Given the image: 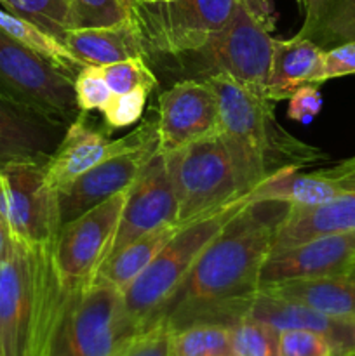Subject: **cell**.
<instances>
[{
  "label": "cell",
  "instance_id": "6da1fadb",
  "mask_svg": "<svg viewBox=\"0 0 355 356\" xmlns=\"http://www.w3.org/2000/svg\"><path fill=\"white\" fill-rule=\"evenodd\" d=\"M287 205H246L202 250L159 315L171 330L191 323L233 325L246 318L260 275L274 249V236Z\"/></svg>",
  "mask_w": 355,
  "mask_h": 356
},
{
  "label": "cell",
  "instance_id": "7a4b0ae2",
  "mask_svg": "<svg viewBox=\"0 0 355 356\" xmlns=\"http://www.w3.org/2000/svg\"><path fill=\"white\" fill-rule=\"evenodd\" d=\"M52 245L24 247L0 264V343L3 356H47L68 294Z\"/></svg>",
  "mask_w": 355,
  "mask_h": 356
},
{
  "label": "cell",
  "instance_id": "3957f363",
  "mask_svg": "<svg viewBox=\"0 0 355 356\" xmlns=\"http://www.w3.org/2000/svg\"><path fill=\"white\" fill-rule=\"evenodd\" d=\"M205 79L214 89L221 132L261 179L284 167L303 169L326 159L322 149L299 141L278 124L274 101L258 96L225 73Z\"/></svg>",
  "mask_w": 355,
  "mask_h": 356
},
{
  "label": "cell",
  "instance_id": "277c9868",
  "mask_svg": "<svg viewBox=\"0 0 355 356\" xmlns=\"http://www.w3.org/2000/svg\"><path fill=\"white\" fill-rule=\"evenodd\" d=\"M166 162L181 225L242 200L263 181L221 131L167 153Z\"/></svg>",
  "mask_w": 355,
  "mask_h": 356
},
{
  "label": "cell",
  "instance_id": "5b68a950",
  "mask_svg": "<svg viewBox=\"0 0 355 356\" xmlns=\"http://www.w3.org/2000/svg\"><path fill=\"white\" fill-rule=\"evenodd\" d=\"M246 205L242 198L184 225L181 232L157 254L155 259L125 287L122 292V312L125 322L136 334L145 332L159 322L162 308L173 298L202 250Z\"/></svg>",
  "mask_w": 355,
  "mask_h": 356
},
{
  "label": "cell",
  "instance_id": "8992f818",
  "mask_svg": "<svg viewBox=\"0 0 355 356\" xmlns=\"http://www.w3.org/2000/svg\"><path fill=\"white\" fill-rule=\"evenodd\" d=\"M134 336L122 312V292L90 284L68 294L47 356H115Z\"/></svg>",
  "mask_w": 355,
  "mask_h": 356
},
{
  "label": "cell",
  "instance_id": "52a82bcc",
  "mask_svg": "<svg viewBox=\"0 0 355 356\" xmlns=\"http://www.w3.org/2000/svg\"><path fill=\"white\" fill-rule=\"evenodd\" d=\"M0 96L61 129L80 115L72 76L2 30Z\"/></svg>",
  "mask_w": 355,
  "mask_h": 356
},
{
  "label": "cell",
  "instance_id": "ba28073f",
  "mask_svg": "<svg viewBox=\"0 0 355 356\" xmlns=\"http://www.w3.org/2000/svg\"><path fill=\"white\" fill-rule=\"evenodd\" d=\"M237 0H174L134 3L146 56H191L226 26Z\"/></svg>",
  "mask_w": 355,
  "mask_h": 356
},
{
  "label": "cell",
  "instance_id": "9c48e42d",
  "mask_svg": "<svg viewBox=\"0 0 355 356\" xmlns=\"http://www.w3.org/2000/svg\"><path fill=\"white\" fill-rule=\"evenodd\" d=\"M0 214L21 245L54 243L61 221L58 191L49 183L45 163L21 162L0 170Z\"/></svg>",
  "mask_w": 355,
  "mask_h": 356
},
{
  "label": "cell",
  "instance_id": "30bf717a",
  "mask_svg": "<svg viewBox=\"0 0 355 356\" xmlns=\"http://www.w3.org/2000/svg\"><path fill=\"white\" fill-rule=\"evenodd\" d=\"M127 191L118 193L59 228L52 243V259L66 289L93 284L117 229Z\"/></svg>",
  "mask_w": 355,
  "mask_h": 356
},
{
  "label": "cell",
  "instance_id": "8fae6325",
  "mask_svg": "<svg viewBox=\"0 0 355 356\" xmlns=\"http://www.w3.org/2000/svg\"><path fill=\"white\" fill-rule=\"evenodd\" d=\"M198 54L209 61L205 76L225 73L258 96L267 97L274 37L239 2L226 26Z\"/></svg>",
  "mask_w": 355,
  "mask_h": 356
},
{
  "label": "cell",
  "instance_id": "7c38bea8",
  "mask_svg": "<svg viewBox=\"0 0 355 356\" xmlns=\"http://www.w3.org/2000/svg\"><path fill=\"white\" fill-rule=\"evenodd\" d=\"M221 131L214 89L207 79L180 80L159 96L157 152L167 155Z\"/></svg>",
  "mask_w": 355,
  "mask_h": 356
},
{
  "label": "cell",
  "instance_id": "4fadbf2b",
  "mask_svg": "<svg viewBox=\"0 0 355 356\" xmlns=\"http://www.w3.org/2000/svg\"><path fill=\"white\" fill-rule=\"evenodd\" d=\"M173 222H178L176 193L167 169L166 155L157 152L127 190L120 219L104 261L120 252L139 236Z\"/></svg>",
  "mask_w": 355,
  "mask_h": 356
},
{
  "label": "cell",
  "instance_id": "5bb4252c",
  "mask_svg": "<svg viewBox=\"0 0 355 356\" xmlns=\"http://www.w3.org/2000/svg\"><path fill=\"white\" fill-rule=\"evenodd\" d=\"M157 118L143 120L138 127L127 136L118 139H108L101 129L94 127L87 120L86 113L80 111L79 117L65 129L61 141L56 146L54 153L45 163V174L56 191L75 181L84 172L104 162L117 153L141 145L155 138Z\"/></svg>",
  "mask_w": 355,
  "mask_h": 356
},
{
  "label": "cell",
  "instance_id": "9a60e30c",
  "mask_svg": "<svg viewBox=\"0 0 355 356\" xmlns=\"http://www.w3.org/2000/svg\"><path fill=\"white\" fill-rule=\"evenodd\" d=\"M159 148V136L110 156L58 190L61 226L132 186Z\"/></svg>",
  "mask_w": 355,
  "mask_h": 356
},
{
  "label": "cell",
  "instance_id": "2e32d148",
  "mask_svg": "<svg viewBox=\"0 0 355 356\" xmlns=\"http://www.w3.org/2000/svg\"><path fill=\"white\" fill-rule=\"evenodd\" d=\"M355 266V229L319 236L287 249L271 250L260 275V289L299 278L333 277Z\"/></svg>",
  "mask_w": 355,
  "mask_h": 356
},
{
  "label": "cell",
  "instance_id": "e0dca14e",
  "mask_svg": "<svg viewBox=\"0 0 355 356\" xmlns=\"http://www.w3.org/2000/svg\"><path fill=\"white\" fill-rule=\"evenodd\" d=\"M336 176L352 184L347 191L315 207H289L278 222L274 236V249L299 245L319 236L347 233L355 229V167L347 160L329 167Z\"/></svg>",
  "mask_w": 355,
  "mask_h": 356
},
{
  "label": "cell",
  "instance_id": "ac0fdd59",
  "mask_svg": "<svg viewBox=\"0 0 355 356\" xmlns=\"http://www.w3.org/2000/svg\"><path fill=\"white\" fill-rule=\"evenodd\" d=\"M246 318L258 320L278 332L289 329L310 330L329 341L334 356H355V318L320 313L299 302L285 301L263 291L251 298Z\"/></svg>",
  "mask_w": 355,
  "mask_h": 356
},
{
  "label": "cell",
  "instance_id": "d6986e66",
  "mask_svg": "<svg viewBox=\"0 0 355 356\" xmlns=\"http://www.w3.org/2000/svg\"><path fill=\"white\" fill-rule=\"evenodd\" d=\"M61 131L0 96V170L21 162L47 163Z\"/></svg>",
  "mask_w": 355,
  "mask_h": 356
},
{
  "label": "cell",
  "instance_id": "ffe728a7",
  "mask_svg": "<svg viewBox=\"0 0 355 356\" xmlns=\"http://www.w3.org/2000/svg\"><path fill=\"white\" fill-rule=\"evenodd\" d=\"M350 186L329 169L301 172L298 167H284L253 188L244 197V202L247 205L275 202L289 207H315L333 200Z\"/></svg>",
  "mask_w": 355,
  "mask_h": 356
},
{
  "label": "cell",
  "instance_id": "44dd1931",
  "mask_svg": "<svg viewBox=\"0 0 355 356\" xmlns=\"http://www.w3.org/2000/svg\"><path fill=\"white\" fill-rule=\"evenodd\" d=\"M63 44L84 65L106 66L131 58L148 59L134 13L129 19L110 26L73 28L65 35Z\"/></svg>",
  "mask_w": 355,
  "mask_h": 356
},
{
  "label": "cell",
  "instance_id": "7402d4cb",
  "mask_svg": "<svg viewBox=\"0 0 355 356\" xmlns=\"http://www.w3.org/2000/svg\"><path fill=\"white\" fill-rule=\"evenodd\" d=\"M324 49L308 38H274L267 97L274 103L289 99L303 86L322 82Z\"/></svg>",
  "mask_w": 355,
  "mask_h": 356
},
{
  "label": "cell",
  "instance_id": "603a6c76",
  "mask_svg": "<svg viewBox=\"0 0 355 356\" xmlns=\"http://www.w3.org/2000/svg\"><path fill=\"white\" fill-rule=\"evenodd\" d=\"M183 226L181 222H173L136 238L97 268L93 284H108L124 292L125 287L155 259L157 254L173 240L176 233L181 232Z\"/></svg>",
  "mask_w": 355,
  "mask_h": 356
},
{
  "label": "cell",
  "instance_id": "cb8c5ba5",
  "mask_svg": "<svg viewBox=\"0 0 355 356\" xmlns=\"http://www.w3.org/2000/svg\"><path fill=\"white\" fill-rule=\"evenodd\" d=\"M303 14L296 35L324 51L355 40V0H298Z\"/></svg>",
  "mask_w": 355,
  "mask_h": 356
},
{
  "label": "cell",
  "instance_id": "d4e9b609",
  "mask_svg": "<svg viewBox=\"0 0 355 356\" xmlns=\"http://www.w3.org/2000/svg\"><path fill=\"white\" fill-rule=\"evenodd\" d=\"M0 30L6 31L9 37L23 44L24 47L31 49L38 56L47 59L51 65H54L56 68L61 70L63 73H66L72 79H75L77 73L86 66L70 52V49L63 42L52 38L51 35L42 31L35 24L7 13L2 7H0Z\"/></svg>",
  "mask_w": 355,
  "mask_h": 356
},
{
  "label": "cell",
  "instance_id": "484cf974",
  "mask_svg": "<svg viewBox=\"0 0 355 356\" xmlns=\"http://www.w3.org/2000/svg\"><path fill=\"white\" fill-rule=\"evenodd\" d=\"M0 6L59 42H63L70 30L79 28L68 0H0Z\"/></svg>",
  "mask_w": 355,
  "mask_h": 356
},
{
  "label": "cell",
  "instance_id": "4316f807",
  "mask_svg": "<svg viewBox=\"0 0 355 356\" xmlns=\"http://www.w3.org/2000/svg\"><path fill=\"white\" fill-rule=\"evenodd\" d=\"M169 356H235L230 327L221 323H191L174 330Z\"/></svg>",
  "mask_w": 355,
  "mask_h": 356
},
{
  "label": "cell",
  "instance_id": "83f0119b",
  "mask_svg": "<svg viewBox=\"0 0 355 356\" xmlns=\"http://www.w3.org/2000/svg\"><path fill=\"white\" fill-rule=\"evenodd\" d=\"M230 341L235 356H278V330L253 318L230 325Z\"/></svg>",
  "mask_w": 355,
  "mask_h": 356
},
{
  "label": "cell",
  "instance_id": "f1b7e54d",
  "mask_svg": "<svg viewBox=\"0 0 355 356\" xmlns=\"http://www.w3.org/2000/svg\"><path fill=\"white\" fill-rule=\"evenodd\" d=\"M108 87L113 94L129 92L138 87H145L152 92L157 87V76L150 70L146 58H131L124 61L101 66Z\"/></svg>",
  "mask_w": 355,
  "mask_h": 356
},
{
  "label": "cell",
  "instance_id": "f546056e",
  "mask_svg": "<svg viewBox=\"0 0 355 356\" xmlns=\"http://www.w3.org/2000/svg\"><path fill=\"white\" fill-rule=\"evenodd\" d=\"M80 26H110L132 17L134 3L125 0H68Z\"/></svg>",
  "mask_w": 355,
  "mask_h": 356
},
{
  "label": "cell",
  "instance_id": "4dcf8cb0",
  "mask_svg": "<svg viewBox=\"0 0 355 356\" xmlns=\"http://www.w3.org/2000/svg\"><path fill=\"white\" fill-rule=\"evenodd\" d=\"M77 106L82 113L87 111H101L111 97V89L108 87L103 75V68L96 65H86L73 79Z\"/></svg>",
  "mask_w": 355,
  "mask_h": 356
},
{
  "label": "cell",
  "instance_id": "1f68e13d",
  "mask_svg": "<svg viewBox=\"0 0 355 356\" xmlns=\"http://www.w3.org/2000/svg\"><path fill=\"white\" fill-rule=\"evenodd\" d=\"M148 97L150 90L145 87H138V89L129 90V92L111 94L108 103L101 110L106 127L124 129L129 125H134L143 117Z\"/></svg>",
  "mask_w": 355,
  "mask_h": 356
},
{
  "label": "cell",
  "instance_id": "d6a6232c",
  "mask_svg": "<svg viewBox=\"0 0 355 356\" xmlns=\"http://www.w3.org/2000/svg\"><path fill=\"white\" fill-rule=\"evenodd\" d=\"M278 356H334L329 341L310 330L278 332Z\"/></svg>",
  "mask_w": 355,
  "mask_h": 356
},
{
  "label": "cell",
  "instance_id": "836d02e7",
  "mask_svg": "<svg viewBox=\"0 0 355 356\" xmlns=\"http://www.w3.org/2000/svg\"><path fill=\"white\" fill-rule=\"evenodd\" d=\"M173 330L164 320L132 337L115 356H169Z\"/></svg>",
  "mask_w": 355,
  "mask_h": 356
},
{
  "label": "cell",
  "instance_id": "e575fe53",
  "mask_svg": "<svg viewBox=\"0 0 355 356\" xmlns=\"http://www.w3.org/2000/svg\"><path fill=\"white\" fill-rule=\"evenodd\" d=\"M322 94L317 86H303L289 97L287 117L299 124L308 125L322 110Z\"/></svg>",
  "mask_w": 355,
  "mask_h": 356
},
{
  "label": "cell",
  "instance_id": "d590c367",
  "mask_svg": "<svg viewBox=\"0 0 355 356\" xmlns=\"http://www.w3.org/2000/svg\"><path fill=\"white\" fill-rule=\"evenodd\" d=\"M355 73V40L324 51L322 82Z\"/></svg>",
  "mask_w": 355,
  "mask_h": 356
},
{
  "label": "cell",
  "instance_id": "8d00e7d4",
  "mask_svg": "<svg viewBox=\"0 0 355 356\" xmlns=\"http://www.w3.org/2000/svg\"><path fill=\"white\" fill-rule=\"evenodd\" d=\"M267 31H274L277 26V13L271 0H237Z\"/></svg>",
  "mask_w": 355,
  "mask_h": 356
},
{
  "label": "cell",
  "instance_id": "74e56055",
  "mask_svg": "<svg viewBox=\"0 0 355 356\" xmlns=\"http://www.w3.org/2000/svg\"><path fill=\"white\" fill-rule=\"evenodd\" d=\"M14 249H16V240L13 238L6 219L0 214V264L6 263V261L13 256Z\"/></svg>",
  "mask_w": 355,
  "mask_h": 356
},
{
  "label": "cell",
  "instance_id": "f35d334b",
  "mask_svg": "<svg viewBox=\"0 0 355 356\" xmlns=\"http://www.w3.org/2000/svg\"><path fill=\"white\" fill-rule=\"evenodd\" d=\"M136 3H166V2H174V0H132Z\"/></svg>",
  "mask_w": 355,
  "mask_h": 356
},
{
  "label": "cell",
  "instance_id": "ab89813d",
  "mask_svg": "<svg viewBox=\"0 0 355 356\" xmlns=\"http://www.w3.org/2000/svg\"><path fill=\"white\" fill-rule=\"evenodd\" d=\"M0 356H3V348H2V343H0Z\"/></svg>",
  "mask_w": 355,
  "mask_h": 356
},
{
  "label": "cell",
  "instance_id": "60d3db41",
  "mask_svg": "<svg viewBox=\"0 0 355 356\" xmlns=\"http://www.w3.org/2000/svg\"><path fill=\"white\" fill-rule=\"evenodd\" d=\"M125 2H129V3H134V2H132V0H125Z\"/></svg>",
  "mask_w": 355,
  "mask_h": 356
},
{
  "label": "cell",
  "instance_id": "b9f144b4",
  "mask_svg": "<svg viewBox=\"0 0 355 356\" xmlns=\"http://www.w3.org/2000/svg\"><path fill=\"white\" fill-rule=\"evenodd\" d=\"M296 2H298V0H296Z\"/></svg>",
  "mask_w": 355,
  "mask_h": 356
}]
</instances>
